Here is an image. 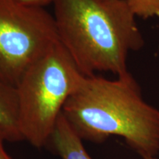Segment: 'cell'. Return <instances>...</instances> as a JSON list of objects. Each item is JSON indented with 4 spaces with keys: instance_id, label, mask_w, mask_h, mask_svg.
<instances>
[{
    "instance_id": "cell-8",
    "label": "cell",
    "mask_w": 159,
    "mask_h": 159,
    "mask_svg": "<svg viewBox=\"0 0 159 159\" xmlns=\"http://www.w3.org/2000/svg\"><path fill=\"white\" fill-rule=\"evenodd\" d=\"M16 1L25 5L43 7V6L48 5L51 2H54L55 0H16Z\"/></svg>"
},
{
    "instance_id": "cell-9",
    "label": "cell",
    "mask_w": 159,
    "mask_h": 159,
    "mask_svg": "<svg viewBox=\"0 0 159 159\" xmlns=\"http://www.w3.org/2000/svg\"><path fill=\"white\" fill-rule=\"evenodd\" d=\"M5 141H7L5 136L0 128V159H13L5 150V147H4Z\"/></svg>"
},
{
    "instance_id": "cell-5",
    "label": "cell",
    "mask_w": 159,
    "mask_h": 159,
    "mask_svg": "<svg viewBox=\"0 0 159 159\" xmlns=\"http://www.w3.org/2000/svg\"><path fill=\"white\" fill-rule=\"evenodd\" d=\"M82 140L61 114L47 145H50L62 159H92L85 150Z\"/></svg>"
},
{
    "instance_id": "cell-6",
    "label": "cell",
    "mask_w": 159,
    "mask_h": 159,
    "mask_svg": "<svg viewBox=\"0 0 159 159\" xmlns=\"http://www.w3.org/2000/svg\"><path fill=\"white\" fill-rule=\"evenodd\" d=\"M0 128L7 142L23 141L19 119V101L14 85L0 79Z\"/></svg>"
},
{
    "instance_id": "cell-3",
    "label": "cell",
    "mask_w": 159,
    "mask_h": 159,
    "mask_svg": "<svg viewBox=\"0 0 159 159\" xmlns=\"http://www.w3.org/2000/svg\"><path fill=\"white\" fill-rule=\"evenodd\" d=\"M84 77L60 42L26 71L16 86L24 140L39 149L47 145L63 106Z\"/></svg>"
},
{
    "instance_id": "cell-4",
    "label": "cell",
    "mask_w": 159,
    "mask_h": 159,
    "mask_svg": "<svg viewBox=\"0 0 159 159\" xmlns=\"http://www.w3.org/2000/svg\"><path fill=\"white\" fill-rule=\"evenodd\" d=\"M58 42L54 16L43 7L0 0V79L16 86Z\"/></svg>"
},
{
    "instance_id": "cell-2",
    "label": "cell",
    "mask_w": 159,
    "mask_h": 159,
    "mask_svg": "<svg viewBox=\"0 0 159 159\" xmlns=\"http://www.w3.org/2000/svg\"><path fill=\"white\" fill-rule=\"evenodd\" d=\"M59 42L85 76L128 72V57L144 44L125 0H55Z\"/></svg>"
},
{
    "instance_id": "cell-7",
    "label": "cell",
    "mask_w": 159,
    "mask_h": 159,
    "mask_svg": "<svg viewBox=\"0 0 159 159\" xmlns=\"http://www.w3.org/2000/svg\"><path fill=\"white\" fill-rule=\"evenodd\" d=\"M136 17L159 18V0H125Z\"/></svg>"
},
{
    "instance_id": "cell-1",
    "label": "cell",
    "mask_w": 159,
    "mask_h": 159,
    "mask_svg": "<svg viewBox=\"0 0 159 159\" xmlns=\"http://www.w3.org/2000/svg\"><path fill=\"white\" fill-rule=\"evenodd\" d=\"M62 114L82 139L102 143L118 136L144 159L159 153V110L144 100L129 71L114 80L85 76Z\"/></svg>"
}]
</instances>
